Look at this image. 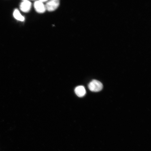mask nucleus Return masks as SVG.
<instances>
[{"label":"nucleus","instance_id":"f257e3e1","mask_svg":"<svg viewBox=\"0 0 151 151\" xmlns=\"http://www.w3.org/2000/svg\"><path fill=\"white\" fill-rule=\"evenodd\" d=\"M88 88L91 91L98 92L103 89V85L100 81L94 80H92L88 84Z\"/></svg>","mask_w":151,"mask_h":151},{"label":"nucleus","instance_id":"f03ea898","mask_svg":"<svg viewBox=\"0 0 151 151\" xmlns=\"http://www.w3.org/2000/svg\"><path fill=\"white\" fill-rule=\"evenodd\" d=\"M60 5V1L58 0H51L46 3L45 7L46 10L52 12L57 9Z\"/></svg>","mask_w":151,"mask_h":151},{"label":"nucleus","instance_id":"7ed1b4c3","mask_svg":"<svg viewBox=\"0 0 151 151\" xmlns=\"http://www.w3.org/2000/svg\"><path fill=\"white\" fill-rule=\"evenodd\" d=\"M34 6L36 11L40 14H42L46 10L45 5L40 1H36L34 4Z\"/></svg>","mask_w":151,"mask_h":151},{"label":"nucleus","instance_id":"20e7f679","mask_svg":"<svg viewBox=\"0 0 151 151\" xmlns=\"http://www.w3.org/2000/svg\"><path fill=\"white\" fill-rule=\"evenodd\" d=\"M31 7V3L28 1H24L21 3L20 9L22 12H29Z\"/></svg>","mask_w":151,"mask_h":151},{"label":"nucleus","instance_id":"39448f33","mask_svg":"<svg viewBox=\"0 0 151 151\" xmlns=\"http://www.w3.org/2000/svg\"><path fill=\"white\" fill-rule=\"evenodd\" d=\"M75 93L79 97H82L86 94V90L83 86H77L75 90Z\"/></svg>","mask_w":151,"mask_h":151},{"label":"nucleus","instance_id":"423d86ee","mask_svg":"<svg viewBox=\"0 0 151 151\" xmlns=\"http://www.w3.org/2000/svg\"><path fill=\"white\" fill-rule=\"evenodd\" d=\"M14 16L15 19L20 21L23 22L24 20V17L21 14L19 11L17 9H15L14 11Z\"/></svg>","mask_w":151,"mask_h":151}]
</instances>
